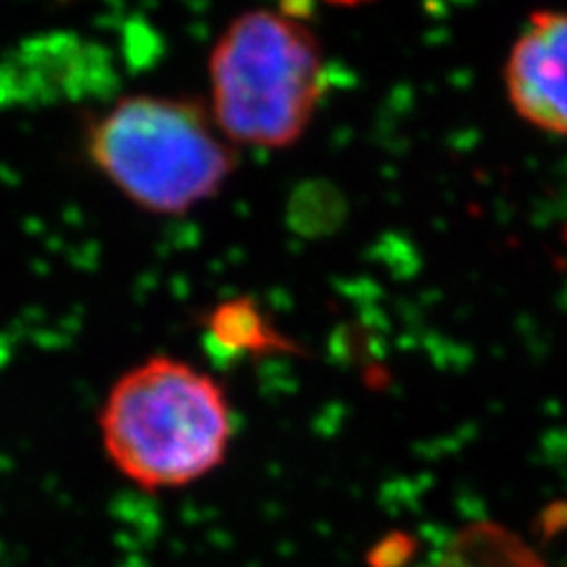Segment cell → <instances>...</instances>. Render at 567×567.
I'll use <instances>...</instances> for the list:
<instances>
[{
    "mask_svg": "<svg viewBox=\"0 0 567 567\" xmlns=\"http://www.w3.org/2000/svg\"><path fill=\"white\" fill-rule=\"evenodd\" d=\"M223 137L199 102L133 95L95 118L85 147L133 204L175 216L216 197L235 173L237 154Z\"/></svg>",
    "mask_w": 567,
    "mask_h": 567,
    "instance_id": "3957f363",
    "label": "cell"
},
{
    "mask_svg": "<svg viewBox=\"0 0 567 567\" xmlns=\"http://www.w3.org/2000/svg\"><path fill=\"white\" fill-rule=\"evenodd\" d=\"M210 339L227 350L246 352H272L293 350V346L265 319L254 300H229L210 312L208 319Z\"/></svg>",
    "mask_w": 567,
    "mask_h": 567,
    "instance_id": "5b68a950",
    "label": "cell"
},
{
    "mask_svg": "<svg viewBox=\"0 0 567 567\" xmlns=\"http://www.w3.org/2000/svg\"><path fill=\"white\" fill-rule=\"evenodd\" d=\"M114 466L147 489L183 487L223 464L233 416L220 385L173 358L123 374L100 416Z\"/></svg>",
    "mask_w": 567,
    "mask_h": 567,
    "instance_id": "6da1fadb",
    "label": "cell"
},
{
    "mask_svg": "<svg viewBox=\"0 0 567 567\" xmlns=\"http://www.w3.org/2000/svg\"><path fill=\"white\" fill-rule=\"evenodd\" d=\"M513 112L527 126L567 137V10H535L504 64Z\"/></svg>",
    "mask_w": 567,
    "mask_h": 567,
    "instance_id": "277c9868",
    "label": "cell"
},
{
    "mask_svg": "<svg viewBox=\"0 0 567 567\" xmlns=\"http://www.w3.org/2000/svg\"><path fill=\"white\" fill-rule=\"evenodd\" d=\"M208 74L218 131L251 147L293 145L327 91L315 31L300 17L277 10L239 14L213 48Z\"/></svg>",
    "mask_w": 567,
    "mask_h": 567,
    "instance_id": "7a4b0ae2",
    "label": "cell"
}]
</instances>
